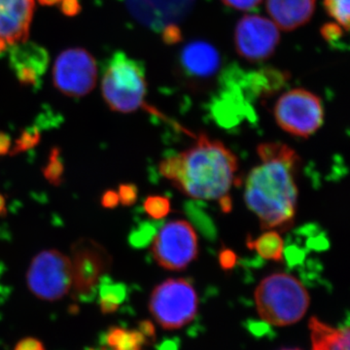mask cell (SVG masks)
Listing matches in <instances>:
<instances>
[{
  "label": "cell",
  "instance_id": "cell-29",
  "mask_svg": "<svg viewBox=\"0 0 350 350\" xmlns=\"http://www.w3.org/2000/svg\"><path fill=\"white\" fill-rule=\"evenodd\" d=\"M61 11L64 16L75 17L81 12L82 6L80 0H61Z\"/></svg>",
  "mask_w": 350,
  "mask_h": 350
},
{
  "label": "cell",
  "instance_id": "cell-36",
  "mask_svg": "<svg viewBox=\"0 0 350 350\" xmlns=\"http://www.w3.org/2000/svg\"><path fill=\"white\" fill-rule=\"evenodd\" d=\"M38 1L43 6H54L59 4L61 0H38Z\"/></svg>",
  "mask_w": 350,
  "mask_h": 350
},
{
  "label": "cell",
  "instance_id": "cell-31",
  "mask_svg": "<svg viewBox=\"0 0 350 350\" xmlns=\"http://www.w3.org/2000/svg\"><path fill=\"white\" fill-rule=\"evenodd\" d=\"M120 202L118 193L113 190H107L103 193L101 198V204L105 208L114 209L118 206Z\"/></svg>",
  "mask_w": 350,
  "mask_h": 350
},
{
  "label": "cell",
  "instance_id": "cell-26",
  "mask_svg": "<svg viewBox=\"0 0 350 350\" xmlns=\"http://www.w3.org/2000/svg\"><path fill=\"white\" fill-rule=\"evenodd\" d=\"M340 25L336 24H326L321 29V34L326 41L330 44H337L344 38V32Z\"/></svg>",
  "mask_w": 350,
  "mask_h": 350
},
{
  "label": "cell",
  "instance_id": "cell-18",
  "mask_svg": "<svg viewBox=\"0 0 350 350\" xmlns=\"http://www.w3.org/2000/svg\"><path fill=\"white\" fill-rule=\"evenodd\" d=\"M247 246L250 250L256 251L258 255L264 259L275 262L282 260L284 243L278 231L269 230L256 239L250 238Z\"/></svg>",
  "mask_w": 350,
  "mask_h": 350
},
{
  "label": "cell",
  "instance_id": "cell-14",
  "mask_svg": "<svg viewBox=\"0 0 350 350\" xmlns=\"http://www.w3.org/2000/svg\"><path fill=\"white\" fill-rule=\"evenodd\" d=\"M34 0H0V42L8 47L29 38Z\"/></svg>",
  "mask_w": 350,
  "mask_h": 350
},
{
  "label": "cell",
  "instance_id": "cell-37",
  "mask_svg": "<svg viewBox=\"0 0 350 350\" xmlns=\"http://www.w3.org/2000/svg\"><path fill=\"white\" fill-rule=\"evenodd\" d=\"M283 350H299V349H283Z\"/></svg>",
  "mask_w": 350,
  "mask_h": 350
},
{
  "label": "cell",
  "instance_id": "cell-33",
  "mask_svg": "<svg viewBox=\"0 0 350 350\" xmlns=\"http://www.w3.org/2000/svg\"><path fill=\"white\" fill-rule=\"evenodd\" d=\"M234 262H236V256H234V252H232V251L225 250L221 253L220 262L223 268L226 269L232 268Z\"/></svg>",
  "mask_w": 350,
  "mask_h": 350
},
{
  "label": "cell",
  "instance_id": "cell-28",
  "mask_svg": "<svg viewBox=\"0 0 350 350\" xmlns=\"http://www.w3.org/2000/svg\"><path fill=\"white\" fill-rule=\"evenodd\" d=\"M151 237L152 232H150V227H144L133 232L131 236L130 241L133 245L140 247V246H144L147 243H149Z\"/></svg>",
  "mask_w": 350,
  "mask_h": 350
},
{
  "label": "cell",
  "instance_id": "cell-27",
  "mask_svg": "<svg viewBox=\"0 0 350 350\" xmlns=\"http://www.w3.org/2000/svg\"><path fill=\"white\" fill-rule=\"evenodd\" d=\"M226 6L241 11H250L261 3L262 0H222Z\"/></svg>",
  "mask_w": 350,
  "mask_h": 350
},
{
  "label": "cell",
  "instance_id": "cell-3",
  "mask_svg": "<svg viewBox=\"0 0 350 350\" xmlns=\"http://www.w3.org/2000/svg\"><path fill=\"white\" fill-rule=\"evenodd\" d=\"M258 314L273 326L300 321L310 306V294L303 283L291 275L276 273L267 276L254 293Z\"/></svg>",
  "mask_w": 350,
  "mask_h": 350
},
{
  "label": "cell",
  "instance_id": "cell-8",
  "mask_svg": "<svg viewBox=\"0 0 350 350\" xmlns=\"http://www.w3.org/2000/svg\"><path fill=\"white\" fill-rule=\"evenodd\" d=\"M151 250L159 266L169 271H182L198 257L199 239L187 221H170L156 234Z\"/></svg>",
  "mask_w": 350,
  "mask_h": 350
},
{
  "label": "cell",
  "instance_id": "cell-21",
  "mask_svg": "<svg viewBox=\"0 0 350 350\" xmlns=\"http://www.w3.org/2000/svg\"><path fill=\"white\" fill-rule=\"evenodd\" d=\"M46 180L53 186H59L63 182L64 167L61 158V151L54 147L50 152L49 160L43 170Z\"/></svg>",
  "mask_w": 350,
  "mask_h": 350
},
{
  "label": "cell",
  "instance_id": "cell-10",
  "mask_svg": "<svg viewBox=\"0 0 350 350\" xmlns=\"http://www.w3.org/2000/svg\"><path fill=\"white\" fill-rule=\"evenodd\" d=\"M72 287L75 296L84 299L98 290V283L111 265V258L100 244L91 239H80L71 248Z\"/></svg>",
  "mask_w": 350,
  "mask_h": 350
},
{
  "label": "cell",
  "instance_id": "cell-9",
  "mask_svg": "<svg viewBox=\"0 0 350 350\" xmlns=\"http://www.w3.org/2000/svg\"><path fill=\"white\" fill-rule=\"evenodd\" d=\"M98 68L93 56L82 48L64 51L53 69L55 87L69 96H83L96 86Z\"/></svg>",
  "mask_w": 350,
  "mask_h": 350
},
{
  "label": "cell",
  "instance_id": "cell-20",
  "mask_svg": "<svg viewBox=\"0 0 350 350\" xmlns=\"http://www.w3.org/2000/svg\"><path fill=\"white\" fill-rule=\"evenodd\" d=\"M105 340L110 350H142L146 342V336L140 330L111 327Z\"/></svg>",
  "mask_w": 350,
  "mask_h": 350
},
{
  "label": "cell",
  "instance_id": "cell-23",
  "mask_svg": "<svg viewBox=\"0 0 350 350\" xmlns=\"http://www.w3.org/2000/svg\"><path fill=\"white\" fill-rule=\"evenodd\" d=\"M41 133L38 126H31L25 129L19 137L16 139L11 155L24 153L34 148L40 142Z\"/></svg>",
  "mask_w": 350,
  "mask_h": 350
},
{
  "label": "cell",
  "instance_id": "cell-32",
  "mask_svg": "<svg viewBox=\"0 0 350 350\" xmlns=\"http://www.w3.org/2000/svg\"><path fill=\"white\" fill-rule=\"evenodd\" d=\"M163 40L167 43L174 44L180 39V31L176 25H170L163 29Z\"/></svg>",
  "mask_w": 350,
  "mask_h": 350
},
{
  "label": "cell",
  "instance_id": "cell-24",
  "mask_svg": "<svg viewBox=\"0 0 350 350\" xmlns=\"http://www.w3.org/2000/svg\"><path fill=\"white\" fill-rule=\"evenodd\" d=\"M146 213L154 219L165 217L170 211V202L163 196H150L144 202Z\"/></svg>",
  "mask_w": 350,
  "mask_h": 350
},
{
  "label": "cell",
  "instance_id": "cell-16",
  "mask_svg": "<svg viewBox=\"0 0 350 350\" xmlns=\"http://www.w3.org/2000/svg\"><path fill=\"white\" fill-rule=\"evenodd\" d=\"M180 62L189 75L197 78H208L218 70L220 56L211 44L193 41L182 50Z\"/></svg>",
  "mask_w": 350,
  "mask_h": 350
},
{
  "label": "cell",
  "instance_id": "cell-7",
  "mask_svg": "<svg viewBox=\"0 0 350 350\" xmlns=\"http://www.w3.org/2000/svg\"><path fill=\"white\" fill-rule=\"evenodd\" d=\"M273 115L283 131L294 137L308 138L323 124L324 109L317 94L305 89H294L278 98Z\"/></svg>",
  "mask_w": 350,
  "mask_h": 350
},
{
  "label": "cell",
  "instance_id": "cell-15",
  "mask_svg": "<svg viewBox=\"0 0 350 350\" xmlns=\"http://www.w3.org/2000/svg\"><path fill=\"white\" fill-rule=\"evenodd\" d=\"M317 0H267V10L278 29L292 31L312 19Z\"/></svg>",
  "mask_w": 350,
  "mask_h": 350
},
{
  "label": "cell",
  "instance_id": "cell-2",
  "mask_svg": "<svg viewBox=\"0 0 350 350\" xmlns=\"http://www.w3.org/2000/svg\"><path fill=\"white\" fill-rule=\"evenodd\" d=\"M159 170L182 194L196 200H220L223 211L231 208L228 195L236 181L239 161L220 140L202 133L187 150L162 161Z\"/></svg>",
  "mask_w": 350,
  "mask_h": 350
},
{
  "label": "cell",
  "instance_id": "cell-4",
  "mask_svg": "<svg viewBox=\"0 0 350 350\" xmlns=\"http://www.w3.org/2000/svg\"><path fill=\"white\" fill-rule=\"evenodd\" d=\"M101 90L105 103L113 111H137L144 107L147 93L144 66L125 53H115L103 73Z\"/></svg>",
  "mask_w": 350,
  "mask_h": 350
},
{
  "label": "cell",
  "instance_id": "cell-19",
  "mask_svg": "<svg viewBox=\"0 0 350 350\" xmlns=\"http://www.w3.org/2000/svg\"><path fill=\"white\" fill-rule=\"evenodd\" d=\"M98 304L103 314H111L117 312L119 306L125 301L126 286L122 283H114L103 276L98 283Z\"/></svg>",
  "mask_w": 350,
  "mask_h": 350
},
{
  "label": "cell",
  "instance_id": "cell-12",
  "mask_svg": "<svg viewBox=\"0 0 350 350\" xmlns=\"http://www.w3.org/2000/svg\"><path fill=\"white\" fill-rule=\"evenodd\" d=\"M131 15L140 24L161 31L180 22L192 10L195 0H124Z\"/></svg>",
  "mask_w": 350,
  "mask_h": 350
},
{
  "label": "cell",
  "instance_id": "cell-34",
  "mask_svg": "<svg viewBox=\"0 0 350 350\" xmlns=\"http://www.w3.org/2000/svg\"><path fill=\"white\" fill-rule=\"evenodd\" d=\"M11 148V138L5 133L0 131V156H5Z\"/></svg>",
  "mask_w": 350,
  "mask_h": 350
},
{
  "label": "cell",
  "instance_id": "cell-5",
  "mask_svg": "<svg viewBox=\"0 0 350 350\" xmlns=\"http://www.w3.org/2000/svg\"><path fill=\"white\" fill-rule=\"evenodd\" d=\"M149 310L163 328H182L197 314V293L192 284L183 278L165 280L152 292Z\"/></svg>",
  "mask_w": 350,
  "mask_h": 350
},
{
  "label": "cell",
  "instance_id": "cell-35",
  "mask_svg": "<svg viewBox=\"0 0 350 350\" xmlns=\"http://www.w3.org/2000/svg\"><path fill=\"white\" fill-rule=\"evenodd\" d=\"M7 214L6 200L3 195L0 194V216H5Z\"/></svg>",
  "mask_w": 350,
  "mask_h": 350
},
{
  "label": "cell",
  "instance_id": "cell-6",
  "mask_svg": "<svg viewBox=\"0 0 350 350\" xmlns=\"http://www.w3.org/2000/svg\"><path fill=\"white\" fill-rule=\"evenodd\" d=\"M27 284L40 300L54 301L64 298L72 287L71 260L59 250L41 251L29 266Z\"/></svg>",
  "mask_w": 350,
  "mask_h": 350
},
{
  "label": "cell",
  "instance_id": "cell-13",
  "mask_svg": "<svg viewBox=\"0 0 350 350\" xmlns=\"http://www.w3.org/2000/svg\"><path fill=\"white\" fill-rule=\"evenodd\" d=\"M10 66L18 81L23 86L38 87L41 77L49 64V55L45 48L36 43L20 42L8 48Z\"/></svg>",
  "mask_w": 350,
  "mask_h": 350
},
{
  "label": "cell",
  "instance_id": "cell-22",
  "mask_svg": "<svg viewBox=\"0 0 350 350\" xmlns=\"http://www.w3.org/2000/svg\"><path fill=\"white\" fill-rule=\"evenodd\" d=\"M326 12L338 25L349 31V0H323Z\"/></svg>",
  "mask_w": 350,
  "mask_h": 350
},
{
  "label": "cell",
  "instance_id": "cell-17",
  "mask_svg": "<svg viewBox=\"0 0 350 350\" xmlns=\"http://www.w3.org/2000/svg\"><path fill=\"white\" fill-rule=\"evenodd\" d=\"M312 350H349V329L335 328L312 317L308 323Z\"/></svg>",
  "mask_w": 350,
  "mask_h": 350
},
{
  "label": "cell",
  "instance_id": "cell-30",
  "mask_svg": "<svg viewBox=\"0 0 350 350\" xmlns=\"http://www.w3.org/2000/svg\"><path fill=\"white\" fill-rule=\"evenodd\" d=\"M14 350H46L43 342L36 338H25L16 345Z\"/></svg>",
  "mask_w": 350,
  "mask_h": 350
},
{
  "label": "cell",
  "instance_id": "cell-11",
  "mask_svg": "<svg viewBox=\"0 0 350 350\" xmlns=\"http://www.w3.org/2000/svg\"><path fill=\"white\" fill-rule=\"evenodd\" d=\"M280 41V31L275 23L260 15L244 16L234 31L237 52L250 63L269 59Z\"/></svg>",
  "mask_w": 350,
  "mask_h": 350
},
{
  "label": "cell",
  "instance_id": "cell-1",
  "mask_svg": "<svg viewBox=\"0 0 350 350\" xmlns=\"http://www.w3.org/2000/svg\"><path fill=\"white\" fill-rule=\"evenodd\" d=\"M257 153L261 162L246 178V206L265 231H287L296 215L300 158L287 145L276 142L260 144Z\"/></svg>",
  "mask_w": 350,
  "mask_h": 350
},
{
  "label": "cell",
  "instance_id": "cell-25",
  "mask_svg": "<svg viewBox=\"0 0 350 350\" xmlns=\"http://www.w3.org/2000/svg\"><path fill=\"white\" fill-rule=\"evenodd\" d=\"M137 187L133 184H121L119 187V200L123 206H133L137 200Z\"/></svg>",
  "mask_w": 350,
  "mask_h": 350
}]
</instances>
